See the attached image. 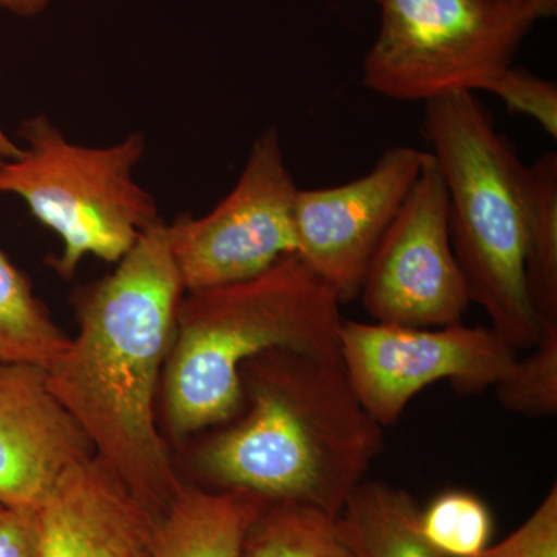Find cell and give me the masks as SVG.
I'll list each match as a JSON object with an SVG mask.
<instances>
[{
    "mask_svg": "<svg viewBox=\"0 0 557 557\" xmlns=\"http://www.w3.org/2000/svg\"><path fill=\"white\" fill-rule=\"evenodd\" d=\"M69 341L28 277L0 251V362L49 369Z\"/></svg>",
    "mask_w": 557,
    "mask_h": 557,
    "instance_id": "16",
    "label": "cell"
},
{
    "mask_svg": "<svg viewBox=\"0 0 557 557\" xmlns=\"http://www.w3.org/2000/svg\"><path fill=\"white\" fill-rule=\"evenodd\" d=\"M0 557H39L36 509H5L0 518Z\"/></svg>",
    "mask_w": 557,
    "mask_h": 557,
    "instance_id": "22",
    "label": "cell"
},
{
    "mask_svg": "<svg viewBox=\"0 0 557 557\" xmlns=\"http://www.w3.org/2000/svg\"><path fill=\"white\" fill-rule=\"evenodd\" d=\"M525 276L541 329L557 327V156L528 166Z\"/></svg>",
    "mask_w": 557,
    "mask_h": 557,
    "instance_id": "15",
    "label": "cell"
},
{
    "mask_svg": "<svg viewBox=\"0 0 557 557\" xmlns=\"http://www.w3.org/2000/svg\"><path fill=\"white\" fill-rule=\"evenodd\" d=\"M359 298L373 321L406 327L461 322L471 298L454 255L448 190L434 156L370 260Z\"/></svg>",
    "mask_w": 557,
    "mask_h": 557,
    "instance_id": "9",
    "label": "cell"
},
{
    "mask_svg": "<svg viewBox=\"0 0 557 557\" xmlns=\"http://www.w3.org/2000/svg\"><path fill=\"white\" fill-rule=\"evenodd\" d=\"M265 502L244 491L183 483L156 520V557H240Z\"/></svg>",
    "mask_w": 557,
    "mask_h": 557,
    "instance_id": "13",
    "label": "cell"
},
{
    "mask_svg": "<svg viewBox=\"0 0 557 557\" xmlns=\"http://www.w3.org/2000/svg\"><path fill=\"white\" fill-rule=\"evenodd\" d=\"M50 0H0V9L9 10L17 16L32 17L42 13Z\"/></svg>",
    "mask_w": 557,
    "mask_h": 557,
    "instance_id": "23",
    "label": "cell"
},
{
    "mask_svg": "<svg viewBox=\"0 0 557 557\" xmlns=\"http://www.w3.org/2000/svg\"><path fill=\"white\" fill-rule=\"evenodd\" d=\"M240 381L247 410L203 443L201 478L211 490L338 518L384 446L343 362L277 348L245 362Z\"/></svg>",
    "mask_w": 557,
    "mask_h": 557,
    "instance_id": "2",
    "label": "cell"
},
{
    "mask_svg": "<svg viewBox=\"0 0 557 557\" xmlns=\"http://www.w3.org/2000/svg\"><path fill=\"white\" fill-rule=\"evenodd\" d=\"M480 91L496 95L509 112L530 116L549 137H557V86L553 81L511 64L487 79Z\"/></svg>",
    "mask_w": 557,
    "mask_h": 557,
    "instance_id": "20",
    "label": "cell"
},
{
    "mask_svg": "<svg viewBox=\"0 0 557 557\" xmlns=\"http://www.w3.org/2000/svg\"><path fill=\"white\" fill-rule=\"evenodd\" d=\"M341 306L298 255L247 281L186 293L163 370L172 435L233 420L244 406L242 366L265 351L341 362Z\"/></svg>",
    "mask_w": 557,
    "mask_h": 557,
    "instance_id": "3",
    "label": "cell"
},
{
    "mask_svg": "<svg viewBox=\"0 0 557 557\" xmlns=\"http://www.w3.org/2000/svg\"><path fill=\"white\" fill-rule=\"evenodd\" d=\"M424 108L469 298L509 346L531 350L542 329L527 289L528 166L474 91H448Z\"/></svg>",
    "mask_w": 557,
    "mask_h": 557,
    "instance_id": "4",
    "label": "cell"
},
{
    "mask_svg": "<svg viewBox=\"0 0 557 557\" xmlns=\"http://www.w3.org/2000/svg\"><path fill=\"white\" fill-rule=\"evenodd\" d=\"M341 362L359 403L381 426L397 423L423 388L449 381L460 394L494 387L518 359L493 329L443 327L344 319Z\"/></svg>",
    "mask_w": 557,
    "mask_h": 557,
    "instance_id": "8",
    "label": "cell"
},
{
    "mask_svg": "<svg viewBox=\"0 0 557 557\" xmlns=\"http://www.w3.org/2000/svg\"><path fill=\"white\" fill-rule=\"evenodd\" d=\"M27 143L17 159L0 163V194H13L62 242L50 260L61 277L75 276L86 256L119 263L139 236L160 222L152 194L134 180L145 135L106 148L70 143L46 115L21 124Z\"/></svg>",
    "mask_w": 557,
    "mask_h": 557,
    "instance_id": "5",
    "label": "cell"
},
{
    "mask_svg": "<svg viewBox=\"0 0 557 557\" xmlns=\"http://www.w3.org/2000/svg\"><path fill=\"white\" fill-rule=\"evenodd\" d=\"M429 159L426 150L394 146L368 174L321 189H299L296 255L338 296L359 298L370 260Z\"/></svg>",
    "mask_w": 557,
    "mask_h": 557,
    "instance_id": "10",
    "label": "cell"
},
{
    "mask_svg": "<svg viewBox=\"0 0 557 557\" xmlns=\"http://www.w3.org/2000/svg\"><path fill=\"white\" fill-rule=\"evenodd\" d=\"M381 25L362 65L368 89L395 101L478 91L515 62L537 17L522 0H375Z\"/></svg>",
    "mask_w": 557,
    "mask_h": 557,
    "instance_id": "6",
    "label": "cell"
},
{
    "mask_svg": "<svg viewBox=\"0 0 557 557\" xmlns=\"http://www.w3.org/2000/svg\"><path fill=\"white\" fill-rule=\"evenodd\" d=\"M22 153L20 146L14 145L13 139L5 134V131L0 126V163L17 159Z\"/></svg>",
    "mask_w": 557,
    "mask_h": 557,
    "instance_id": "25",
    "label": "cell"
},
{
    "mask_svg": "<svg viewBox=\"0 0 557 557\" xmlns=\"http://www.w3.org/2000/svg\"><path fill=\"white\" fill-rule=\"evenodd\" d=\"M498 403L509 412L525 417L557 413V327L542 330L536 346L516 359L496 384Z\"/></svg>",
    "mask_w": 557,
    "mask_h": 557,
    "instance_id": "19",
    "label": "cell"
},
{
    "mask_svg": "<svg viewBox=\"0 0 557 557\" xmlns=\"http://www.w3.org/2000/svg\"><path fill=\"white\" fill-rule=\"evenodd\" d=\"M475 557H557V486L518 530Z\"/></svg>",
    "mask_w": 557,
    "mask_h": 557,
    "instance_id": "21",
    "label": "cell"
},
{
    "mask_svg": "<svg viewBox=\"0 0 557 557\" xmlns=\"http://www.w3.org/2000/svg\"><path fill=\"white\" fill-rule=\"evenodd\" d=\"M185 293L160 220L112 273L76 293L78 335L47 369L95 457L156 518L183 486L157 426L156 395Z\"/></svg>",
    "mask_w": 557,
    "mask_h": 557,
    "instance_id": "1",
    "label": "cell"
},
{
    "mask_svg": "<svg viewBox=\"0 0 557 557\" xmlns=\"http://www.w3.org/2000/svg\"><path fill=\"white\" fill-rule=\"evenodd\" d=\"M421 533L440 555L475 557L490 547L494 520L482 498L468 491L438 494L420 515Z\"/></svg>",
    "mask_w": 557,
    "mask_h": 557,
    "instance_id": "18",
    "label": "cell"
},
{
    "mask_svg": "<svg viewBox=\"0 0 557 557\" xmlns=\"http://www.w3.org/2000/svg\"><path fill=\"white\" fill-rule=\"evenodd\" d=\"M298 186L281 135L270 127L252 143L236 186L203 218L168 223L172 256L186 293L259 276L296 255Z\"/></svg>",
    "mask_w": 557,
    "mask_h": 557,
    "instance_id": "7",
    "label": "cell"
},
{
    "mask_svg": "<svg viewBox=\"0 0 557 557\" xmlns=\"http://www.w3.org/2000/svg\"><path fill=\"white\" fill-rule=\"evenodd\" d=\"M420 515L408 491L362 480L335 522L355 557H445L421 533Z\"/></svg>",
    "mask_w": 557,
    "mask_h": 557,
    "instance_id": "14",
    "label": "cell"
},
{
    "mask_svg": "<svg viewBox=\"0 0 557 557\" xmlns=\"http://www.w3.org/2000/svg\"><path fill=\"white\" fill-rule=\"evenodd\" d=\"M39 557H156V516L97 457L36 509Z\"/></svg>",
    "mask_w": 557,
    "mask_h": 557,
    "instance_id": "12",
    "label": "cell"
},
{
    "mask_svg": "<svg viewBox=\"0 0 557 557\" xmlns=\"http://www.w3.org/2000/svg\"><path fill=\"white\" fill-rule=\"evenodd\" d=\"M522 2L533 11L537 21L555 17L557 14V0H522Z\"/></svg>",
    "mask_w": 557,
    "mask_h": 557,
    "instance_id": "24",
    "label": "cell"
},
{
    "mask_svg": "<svg viewBox=\"0 0 557 557\" xmlns=\"http://www.w3.org/2000/svg\"><path fill=\"white\" fill-rule=\"evenodd\" d=\"M94 456L47 369L0 362V505L38 509L62 475Z\"/></svg>",
    "mask_w": 557,
    "mask_h": 557,
    "instance_id": "11",
    "label": "cell"
},
{
    "mask_svg": "<svg viewBox=\"0 0 557 557\" xmlns=\"http://www.w3.org/2000/svg\"><path fill=\"white\" fill-rule=\"evenodd\" d=\"M5 507H2V505H0V518H2L3 512H5Z\"/></svg>",
    "mask_w": 557,
    "mask_h": 557,
    "instance_id": "26",
    "label": "cell"
},
{
    "mask_svg": "<svg viewBox=\"0 0 557 557\" xmlns=\"http://www.w3.org/2000/svg\"><path fill=\"white\" fill-rule=\"evenodd\" d=\"M240 557H355L335 518L295 504H265L245 536Z\"/></svg>",
    "mask_w": 557,
    "mask_h": 557,
    "instance_id": "17",
    "label": "cell"
}]
</instances>
